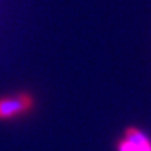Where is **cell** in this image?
I'll list each match as a JSON object with an SVG mask.
<instances>
[{
    "label": "cell",
    "instance_id": "cell-1",
    "mask_svg": "<svg viewBox=\"0 0 151 151\" xmlns=\"http://www.w3.org/2000/svg\"><path fill=\"white\" fill-rule=\"evenodd\" d=\"M37 108V98L31 91L18 90L0 95V122L13 123L27 118Z\"/></svg>",
    "mask_w": 151,
    "mask_h": 151
},
{
    "label": "cell",
    "instance_id": "cell-2",
    "mask_svg": "<svg viewBox=\"0 0 151 151\" xmlns=\"http://www.w3.org/2000/svg\"><path fill=\"white\" fill-rule=\"evenodd\" d=\"M115 151H151V136L139 126H127L115 143Z\"/></svg>",
    "mask_w": 151,
    "mask_h": 151
},
{
    "label": "cell",
    "instance_id": "cell-3",
    "mask_svg": "<svg viewBox=\"0 0 151 151\" xmlns=\"http://www.w3.org/2000/svg\"><path fill=\"white\" fill-rule=\"evenodd\" d=\"M3 0H0V18H1V16H3Z\"/></svg>",
    "mask_w": 151,
    "mask_h": 151
}]
</instances>
